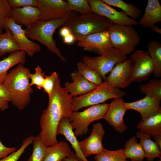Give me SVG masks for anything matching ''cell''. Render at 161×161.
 Wrapping results in <instances>:
<instances>
[{"label":"cell","mask_w":161,"mask_h":161,"mask_svg":"<svg viewBox=\"0 0 161 161\" xmlns=\"http://www.w3.org/2000/svg\"><path fill=\"white\" fill-rule=\"evenodd\" d=\"M72 98L61 86L58 77L52 93L49 97L48 105L43 111L40 120L41 131L38 135L45 146H52L58 142V126L63 117H69L71 115Z\"/></svg>","instance_id":"obj_1"},{"label":"cell","mask_w":161,"mask_h":161,"mask_svg":"<svg viewBox=\"0 0 161 161\" xmlns=\"http://www.w3.org/2000/svg\"><path fill=\"white\" fill-rule=\"evenodd\" d=\"M30 72L29 69L19 64L10 71L3 83L10 94V102L20 110L30 103L33 92L28 77Z\"/></svg>","instance_id":"obj_2"},{"label":"cell","mask_w":161,"mask_h":161,"mask_svg":"<svg viewBox=\"0 0 161 161\" xmlns=\"http://www.w3.org/2000/svg\"><path fill=\"white\" fill-rule=\"evenodd\" d=\"M78 12L72 11L64 17L58 19L49 20H39L27 27L25 33L28 38L37 41L43 45L51 52L55 53L63 62L66 61L53 39L56 30L63 26L71 18L77 15Z\"/></svg>","instance_id":"obj_3"},{"label":"cell","mask_w":161,"mask_h":161,"mask_svg":"<svg viewBox=\"0 0 161 161\" xmlns=\"http://www.w3.org/2000/svg\"><path fill=\"white\" fill-rule=\"evenodd\" d=\"M113 24L108 18L91 12L72 16L63 26L69 29L78 41L91 34L109 30Z\"/></svg>","instance_id":"obj_4"},{"label":"cell","mask_w":161,"mask_h":161,"mask_svg":"<svg viewBox=\"0 0 161 161\" xmlns=\"http://www.w3.org/2000/svg\"><path fill=\"white\" fill-rule=\"evenodd\" d=\"M126 92L113 86L105 81L94 89L86 94L72 98L71 108L72 112L82 108L104 103L111 98H122Z\"/></svg>","instance_id":"obj_5"},{"label":"cell","mask_w":161,"mask_h":161,"mask_svg":"<svg viewBox=\"0 0 161 161\" xmlns=\"http://www.w3.org/2000/svg\"><path fill=\"white\" fill-rule=\"evenodd\" d=\"M109 107V104L103 103L91 106L82 112H72L69 118L76 137L86 134L92 122L103 119Z\"/></svg>","instance_id":"obj_6"},{"label":"cell","mask_w":161,"mask_h":161,"mask_svg":"<svg viewBox=\"0 0 161 161\" xmlns=\"http://www.w3.org/2000/svg\"><path fill=\"white\" fill-rule=\"evenodd\" d=\"M108 31L113 47L126 55L132 53L140 40L132 25L114 24Z\"/></svg>","instance_id":"obj_7"},{"label":"cell","mask_w":161,"mask_h":161,"mask_svg":"<svg viewBox=\"0 0 161 161\" xmlns=\"http://www.w3.org/2000/svg\"><path fill=\"white\" fill-rule=\"evenodd\" d=\"M127 59L126 55L113 48L109 52L98 56H84L82 61L98 73L105 81L106 75L113 67L117 64Z\"/></svg>","instance_id":"obj_8"},{"label":"cell","mask_w":161,"mask_h":161,"mask_svg":"<svg viewBox=\"0 0 161 161\" xmlns=\"http://www.w3.org/2000/svg\"><path fill=\"white\" fill-rule=\"evenodd\" d=\"M129 59L132 68L131 82L146 81L153 74L154 64L147 52L137 50L132 53Z\"/></svg>","instance_id":"obj_9"},{"label":"cell","mask_w":161,"mask_h":161,"mask_svg":"<svg viewBox=\"0 0 161 161\" xmlns=\"http://www.w3.org/2000/svg\"><path fill=\"white\" fill-rule=\"evenodd\" d=\"M91 12L103 16L113 24L137 25L138 22L130 18L123 11L119 12L102 0H88Z\"/></svg>","instance_id":"obj_10"},{"label":"cell","mask_w":161,"mask_h":161,"mask_svg":"<svg viewBox=\"0 0 161 161\" xmlns=\"http://www.w3.org/2000/svg\"><path fill=\"white\" fill-rule=\"evenodd\" d=\"M77 45L86 51L101 55L114 47L111 42L108 30L100 32L87 35L78 41Z\"/></svg>","instance_id":"obj_11"},{"label":"cell","mask_w":161,"mask_h":161,"mask_svg":"<svg viewBox=\"0 0 161 161\" xmlns=\"http://www.w3.org/2000/svg\"><path fill=\"white\" fill-rule=\"evenodd\" d=\"M5 28L11 31L21 50L24 51L29 57H32L35 53L41 51L40 46L30 40L22 25L16 24L12 18H5L4 29Z\"/></svg>","instance_id":"obj_12"},{"label":"cell","mask_w":161,"mask_h":161,"mask_svg":"<svg viewBox=\"0 0 161 161\" xmlns=\"http://www.w3.org/2000/svg\"><path fill=\"white\" fill-rule=\"evenodd\" d=\"M37 7L40 12V20H49L62 18L72 11L66 1L63 0H38Z\"/></svg>","instance_id":"obj_13"},{"label":"cell","mask_w":161,"mask_h":161,"mask_svg":"<svg viewBox=\"0 0 161 161\" xmlns=\"http://www.w3.org/2000/svg\"><path fill=\"white\" fill-rule=\"evenodd\" d=\"M105 133L103 125L100 123H97L93 125L90 136L79 142L81 151L86 158L98 154L105 149L102 142Z\"/></svg>","instance_id":"obj_14"},{"label":"cell","mask_w":161,"mask_h":161,"mask_svg":"<svg viewBox=\"0 0 161 161\" xmlns=\"http://www.w3.org/2000/svg\"><path fill=\"white\" fill-rule=\"evenodd\" d=\"M124 102L122 98L114 99L109 104L108 109L103 118L120 133H122L127 129L123 120L124 114L127 110Z\"/></svg>","instance_id":"obj_15"},{"label":"cell","mask_w":161,"mask_h":161,"mask_svg":"<svg viewBox=\"0 0 161 161\" xmlns=\"http://www.w3.org/2000/svg\"><path fill=\"white\" fill-rule=\"evenodd\" d=\"M132 68L129 59L117 64L106 77V81L117 88H125L131 83Z\"/></svg>","instance_id":"obj_16"},{"label":"cell","mask_w":161,"mask_h":161,"mask_svg":"<svg viewBox=\"0 0 161 161\" xmlns=\"http://www.w3.org/2000/svg\"><path fill=\"white\" fill-rule=\"evenodd\" d=\"M161 99L148 95L143 99L132 102H124L127 110L138 112L142 120H144L156 114L161 110Z\"/></svg>","instance_id":"obj_17"},{"label":"cell","mask_w":161,"mask_h":161,"mask_svg":"<svg viewBox=\"0 0 161 161\" xmlns=\"http://www.w3.org/2000/svg\"><path fill=\"white\" fill-rule=\"evenodd\" d=\"M70 76L72 82H66L64 88L72 97L88 93L97 86L85 78L77 70L72 72Z\"/></svg>","instance_id":"obj_18"},{"label":"cell","mask_w":161,"mask_h":161,"mask_svg":"<svg viewBox=\"0 0 161 161\" xmlns=\"http://www.w3.org/2000/svg\"><path fill=\"white\" fill-rule=\"evenodd\" d=\"M71 125L69 117H63L60 121L58 126L56 135H64L66 139L69 142L75 150V157L82 161H89L83 154L80 150L79 142L77 140Z\"/></svg>","instance_id":"obj_19"},{"label":"cell","mask_w":161,"mask_h":161,"mask_svg":"<svg viewBox=\"0 0 161 161\" xmlns=\"http://www.w3.org/2000/svg\"><path fill=\"white\" fill-rule=\"evenodd\" d=\"M40 12L37 7L27 6L12 9L11 17L16 23L28 27L39 20Z\"/></svg>","instance_id":"obj_20"},{"label":"cell","mask_w":161,"mask_h":161,"mask_svg":"<svg viewBox=\"0 0 161 161\" xmlns=\"http://www.w3.org/2000/svg\"><path fill=\"white\" fill-rule=\"evenodd\" d=\"M161 21V5L158 0H148L138 24L143 28L150 27Z\"/></svg>","instance_id":"obj_21"},{"label":"cell","mask_w":161,"mask_h":161,"mask_svg":"<svg viewBox=\"0 0 161 161\" xmlns=\"http://www.w3.org/2000/svg\"><path fill=\"white\" fill-rule=\"evenodd\" d=\"M26 61V53L22 50L13 52L0 61V83H3L8 74L7 71L17 64H24Z\"/></svg>","instance_id":"obj_22"},{"label":"cell","mask_w":161,"mask_h":161,"mask_svg":"<svg viewBox=\"0 0 161 161\" xmlns=\"http://www.w3.org/2000/svg\"><path fill=\"white\" fill-rule=\"evenodd\" d=\"M151 136L140 131L137 132L136 136L140 140L139 143L144 150L147 161H154L156 158L161 159V150L155 142L151 139Z\"/></svg>","instance_id":"obj_23"},{"label":"cell","mask_w":161,"mask_h":161,"mask_svg":"<svg viewBox=\"0 0 161 161\" xmlns=\"http://www.w3.org/2000/svg\"><path fill=\"white\" fill-rule=\"evenodd\" d=\"M72 152L67 142H58L53 145L47 147L44 161H61L69 156Z\"/></svg>","instance_id":"obj_24"},{"label":"cell","mask_w":161,"mask_h":161,"mask_svg":"<svg viewBox=\"0 0 161 161\" xmlns=\"http://www.w3.org/2000/svg\"><path fill=\"white\" fill-rule=\"evenodd\" d=\"M137 127L139 131L151 136L161 135V110L154 115L141 120Z\"/></svg>","instance_id":"obj_25"},{"label":"cell","mask_w":161,"mask_h":161,"mask_svg":"<svg viewBox=\"0 0 161 161\" xmlns=\"http://www.w3.org/2000/svg\"><path fill=\"white\" fill-rule=\"evenodd\" d=\"M136 138V136L133 137L124 144L123 154L126 159L129 158L131 161H143L145 157L144 152Z\"/></svg>","instance_id":"obj_26"},{"label":"cell","mask_w":161,"mask_h":161,"mask_svg":"<svg viewBox=\"0 0 161 161\" xmlns=\"http://www.w3.org/2000/svg\"><path fill=\"white\" fill-rule=\"evenodd\" d=\"M147 52L154 65L153 74L157 78L161 77V44L156 40L150 41L148 44Z\"/></svg>","instance_id":"obj_27"},{"label":"cell","mask_w":161,"mask_h":161,"mask_svg":"<svg viewBox=\"0 0 161 161\" xmlns=\"http://www.w3.org/2000/svg\"><path fill=\"white\" fill-rule=\"evenodd\" d=\"M4 34H0V57L7 53L21 50L11 31L5 28Z\"/></svg>","instance_id":"obj_28"},{"label":"cell","mask_w":161,"mask_h":161,"mask_svg":"<svg viewBox=\"0 0 161 161\" xmlns=\"http://www.w3.org/2000/svg\"><path fill=\"white\" fill-rule=\"evenodd\" d=\"M110 6H113L120 8L128 16L134 20L140 17L142 10L136 7L133 3L128 4L122 0H102Z\"/></svg>","instance_id":"obj_29"},{"label":"cell","mask_w":161,"mask_h":161,"mask_svg":"<svg viewBox=\"0 0 161 161\" xmlns=\"http://www.w3.org/2000/svg\"><path fill=\"white\" fill-rule=\"evenodd\" d=\"M77 66L78 71L88 81L97 86L103 82L99 74L82 61L77 63Z\"/></svg>","instance_id":"obj_30"},{"label":"cell","mask_w":161,"mask_h":161,"mask_svg":"<svg viewBox=\"0 0 161 161\" xmlns=\"http://www.w3.org/2000/svg\"><path fill=\"white\" fill-rule=\"evenodd\" d=\"M140 90L146 95L161 99V80L152 78L139 86Z\"/></svg>","instance_id":"obj_31"},{"label":"cell","mask_w":161,"mask_h":161,"mask_svg":"<svg viewBox=\"0 0 161 161\" xmlns=\"http://www.w3.org/2000/svg\"><path fill=\"white\" fill-rule=\"evenodd\" d=\"M123 149L110 151L105 149L94 157L96 161H129L124 156Z\"/></svg>","instance_id":"obj_32"},{"label":"cell","mask_w":161,"mask_h":161,"mask_svg":"<svg viewBox=\"0 0 161 161\" xmlns=\"http://www.w3.org/2000/svg\"><path fill=\"white\" fill-rule=\"evenodd\" d=\"M32 143L33 152L27 161H44L47 147L43 144L38 135L35 137Z\"/></svg>","instance_id":"obj_33"},{"label":"cell","mask_w":161,"mask_h":161,"mask_svg":"<svg viewBox=\"0 0 161 161\" xmlns=\"http://www.w3.org/2000/svg\"><path fill=\"white\" fill-rule=\"evenodd\" d=\"M35 137L33 135L28 137L23 140L21 146L18 150L0 159V161H18L26 148L32 143Z\"/></svg>","instance_id":"obj_34"},{"label":"cell","mask_w":161,"mask_h":161,"mask_svg":"<svg viewBox=\"0 0 161 161\" xmlns=\"http://www.w3.org/2000/svg\"><path fill=\"white\" fill-rule=\"evenodd\" d=\"M67 2L71 11L79 13L80 14L91 12L90 6L87 0H68Z\"/></svg>","instance_id":"obj_35"},{"label":"cell","mask_w":161,"mask_h":161,"mask_svg":"<svg viewBox=\"0 0 161 161\" xmlns=\"http://www.w3.org/2000/svg\"><path fill=\"white\" fill-rule=\"evenodd\" d=\"M46 75L43 72V70L39 66H37L35 69V72L32 74L30 72L28 77L31 81L30 83L31 86L35 85L38 89L42 88L43 83Z\"/></svg>","instance_id":"obj_36"},{"label":"cell","mask_w":161,"mask_h":161,"mask_svg":"<svg viewBox=\"0 0 161 161\" xmlns=\"http://www.w3.org/2000/svg\"><path fill=\"white\" fill-rule=\"evenodd\" d=\"M59 77L58 75L56 72H53L49 75H46L44 79L42 88L44 91L48 95V97L52 95L55 82Z\"/></svg>","instance_id":"obj_37"},{"label":"cell","mask_w":161,"mask_h":161,"mask_svg":"<svg viewBox=\"0 0 161 161\" xmlns=\"http://www.w3.org/2000/svg\"><path fill=\"white\" fill-rule=\"evenodd\" d=\"M8 3L12 8H21L27 6L38 7V0H7Z\"/></svg>","instance_id":"obj_38"},{"label":"cell","mask_w":161,"mask_h":161,"mask_svg":"<svg viewBox=\"0 0 161 161\" xmlns=\"http://www.w3.org/2000/svg\"><path fill=\"white\" fill-rule=\"evenodd\" d=\"M12 9L7 0H0V14L4 17H11Z\"/></svg>","instance_id":"obj_39"},{"label":"cell","mask_w":161,"mask_h":161,"mask_svg":"<svg viewBox=\"0 0 161 161\" xmlns=\"http://www.w3.org/2000/svg\"><path fill=\"white\" fill-rule=\"evenodd\" d=\"M16 149L15 147L9 148L5 146L0 140V160L16 151Z\"/></svg>","instance_id":"obj_40"},{"label":"cell","mask_w":161,"mask_h":161,"mask_svg":"<svg viewBox=\"0 0 161 161\" xmlns=\"http://www.w3.org/2000/svg\"><path fill=\"white\" fill-rule=\"evenodd\" d=\"M0 98L10 102V94L3 83H0Z\"/></svg>","instance_id":"obj_41"},{"label":"cell","mask_w":161,"mask_h":161,"mask_svg":"<svg viewBox=\"0 0 161 161\" xmlns=\"http://www.w3.org/2000/svg\"><path fill=\"white\" fill-rule=\"evenodd\" d=\"M63 38L64 43L68 44H72L75 41V37L72 33Z\"/></svg>","instance_id":"obj_42"},{"label":"cell","mask_w":161,"mask_h":161,"mask_svg":"<svg viewBox=\"0 0 161 161\" xmlns=\"http://www.w3.org/2000/svg\"><path fill=\"white\" fill-rule=\"evenodd\" d=\"M71 33L69 29L67 27L63 26L61 28L59 32L60 35L63 38L67 36Z\"/></svg>","instance_id":"obj_43"},{"label":"cell","mask_w":161,"mask_h":161,"mask_svg":"<svg viewBox=\"0 0 161 161\" xmlns=\"http://www.w3.org/2000/svg\"><path fill=\"white\" fill-rule=\"evenodd\" d=\"M9 108L8 101L0 98V110L4 111Z\"/></svg>","instance_id":"obj_44"},{"label":"cell","mask_w":161,"mask_h":161,"mask_svg":"<svg viewBox=\"0 0 161 161\" xmlns=\"http://www.w3.org/2000/svg\"><path fill=\"white\" fill-rule=\"evenodd\" d=\"M63 160V161H82L77 159L75 157V153L72 151L69 156L64 158Z\"/></svg>","instance_id":"obj_45"},{"label":"cell","mask_w":161,"mask_h":161,"mask_svg":"<svg viewBox=\"0 0 161 161\" xmlns=\"http://www.w3.org/2000/svg\"><path fill=\"white\" fill-rule=\"evenodd\" d=\"M5 18L0 14V34H3L2 28L4 26Z\"/></svg>","instance_id":"obj_46"},{"label":"cell","mask_w":161,"mask_h":161,"mask_svg":"<svg viewBox=\"0 0 161 161\" xmlns=\"http://www.w3.org/2000/svg\"><path fill=\"white\" fill-rule=\"evenodd\" d=\"M153 138L155 142L157 144L161 150V135H156L153 136Z\"/></svg>","instance_id":"obj_47"},{"label":"cell","mask_w":161,"mask_h":161,"mask_svg":"<svg viewBox=\"0 0 161 161\" xmlns=\"http://www.w3.org/2000/svg\"><path fill=\"white\" fill-rule=\"evenodd\" d=\"M151 30L154 32L161 34V29L157 25H155L151 26L150 27Z\"/></svg>","instance_id":"obj_48"},{"label":"cell","mask_w":161,"mask_h":161,"mask_svg":"<svg viewBox=\"0 0 161 161\" xmlns=\"http://www.w3.org/2000/svg\"><path fill=\"white\" fill-rule=\"evenodd\" d=\"M157 161H161V159H160L159 160H157Z\"/></svg>","instance_id":"obj_49"},{"label":"cell","mask_w":161,"mask_h":161,"mask_svg":"<svg viewBox=\"0 0 161 161\" xmlns=\"http://www.w3.org/2000/svg\"><path fill=\"white\" fill-rule=\"evenodd\" d=\"M61 161H63V160H61Z\"/></svg>","instance_id":"obj_50"}]
</instances>
